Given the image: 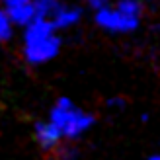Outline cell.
Wrapping results in <instances>:
<instances>
[{"mask_svg": "<svg viewBox=\"0 0 160 160\" xmlns=\"http://www.w3.org/2000/svg\"><path fill=\"white\" fill-rule=\"evenodd\" d=\"M62 39L55 23L47 18L35 16L23 28V59L29 65H45L61 53Z\"/></svg>", "mask_w": 160, "mask_h": 160, "instance_id": "cell-1", "label": "cell"}, {"mask_svg": "<svg viewBox=\"0 0 160 160\" xmlns=\"http://www.w3.org/2000/svg\"><path fill=\"white\" fill-rule=\"evenodd\" d=\"M80 20H82V8L80 6H68L65 2V6L55 14V18L51 22L55 23V28L61 31V29H68V28L76 26Z\"/></svg>", "mask_w": 160, "mask_h": 160, "instance_id": "cell-6", "label": "cell"}, {"mask_svg": "<svg viewBox=\"0 0 160 160\" xmlns=\"http://www.w3.org/2000/svg\"><path fill=\"white\" fill-rule=\"evenodd\" d=\"M33 135H35V141L41 150L45 152H55L59 147H61V141H62V133L59 131V127L55 125L53 121H37L33 125Z\"/></svg>", "mask_w": 160, "mask_h": 160, "instance_id": "cell-5", "label": "cell"}, {"mask_svg": "<svg viewBox=\"0 0 160 160\" xmlns=\"http://www.w3.org/2000/svg\"><path fill=\"white\" fill-rule=\"evenodd\" d=\"M106 106L108 108H117V109H123L127 106V100L121 98V96H113V98H108L106 100Z\"/></svg>", "mask_w": 160, "mask_h": 160, "instance_id": "cell-11", "label": "cell"}, {"mask_svg": "<svg viewBox=\"0 0 160 160\" xmlns=\"http://www.w3.org/2000/svg\"><path fill=\"white\" fill-rule=\"evenodd\" d=\"M119 10H121L123 14L131 16V18H142V12H145V8H142V2L141 0H117L115 4Z\"/></svg>", "mask_w": 160, "mask_h": 160, "instance_id": "cell-8", "label": "cell"}, {"mask_svg": "<svg viewBox=\"0 0 160 160\" xmlns=\"http://www.w3.org/2000/svg\"><path fill=\"white\" fill-rule=\"evenodd\" d=\"M65 6V0H35V12L39 18L53 20L61 8Z\"/></svg>", "mask_w": 160, "mask_h": 160, "instance_id": "cell-7", "label": "cell"}, {"mask_svg": "<svg viewBox=\"0 0 160 160\" xmlns=\"http://www.w3.org/2000/svg\"><path fill=\"white\" fill-rule=\"evenodd\" d=\"M0 6L10 16L14 26H20V28H26L37 16L35 0H0Z\"/></svg>", "mask_w": 160, "mask_h": 160, "instance_id": "cell-4", "label": "cell"}, {"mask_svg": "<svg viewBox=\"0 0 160 160\" xmlns=\"http://www.w3.org/2000/svg\"><path fill=\"white\" fill-rule=\"evenodd\" d=\"M94 20L102 29L109 31V33H131L141 26L139 18H131V16L123 14L117 6L115 8L103 6L100 10H96Z\"/></svg>", "mask_w": 160, "mask_h": 160, "instance_id": "cell-3", "label": "cell"}, {"mask_svg": "<svg viewBox=\"0 0 160 160\" xmlns=\"http://www.w3.org/2000/svg\"><path fill=\"white\" fill-rule=\"evenodd\" d=\"M12 33H14V23L10 20V16L6 14V10L0 6V43L10 41Z\"/></svg>", "mask_w": 160, "mask_h": 160, "instance_id": "cell-9", "label": "cell"}, {"mask_svg": "<svg viewBox=\"0 0 160 160\" xmlns=\"http://www.w3.org/2000/svg\"><path fill=\"white\" fill-rule=\"evenodd\" d=\"M49 121L59 127L62 139L76 141L96 125V115L80 109L68 96H59L49 111Z\"/></svg>", "mask_w": 160, "mask_h": 160, "instance_id": "cell-2", "label": "cell"}, {"mask_svg": "<svg viewBox=\"0 0 160 160\" xmlns=\"http://www.w3.org/2000/svg\"><path fill=\"white\" fill-rule=\"evenodd\" d=\"M86 2H88V6H90V8H94V10H100V8L108 6L109 0H86Z\"/></svg>", "mask_w": 160, "mask_h": 160, "instance_id": "cell-12", "label": "cell"}, {"mask_svg": "<svg viewBox=\"0 0 160 160\" xmlns=\"http://www.w3.org/2000/svg\"><path fill=\"white\" fill-rule=\"evenodd\" d=\"M147 160H160V154H150Z\"/></svg>", "mask_w": 160, "mask_h": 160, "instance_id": "cell-14", "label": "cell"}, {"mask_svg": "<svg viewBox=\"0 0 160 160\" xmlns=\"http://www.w3.org/2000/svg\"><path fill=\"white\" fill-rule=\"evenodd\" d=\"M55 154L59 156V160H78V148L68 145V147H59L55 150Z\"/></svg>", "mask_w": 160, "mask_h": 160, "instance_id": "cell-10", "label": "cell"}, {"mask_svg": "<svg viewBox=\"0 0 160 160\" xmlns=\"http://www.w3.org/2000/svg\"><path fill=\"white\" fill-rule=\"evenodd\" d=\"M141 121L147 123V121H148V113H142V115H141Z\"/></svg>", "mask_w": 160, "mask_h": 160, "instance_id": "cell-13", "label": "cell"}]
</instances>
